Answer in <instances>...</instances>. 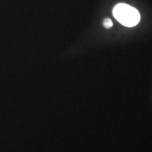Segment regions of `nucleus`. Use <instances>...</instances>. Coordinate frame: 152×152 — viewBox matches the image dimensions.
I'll list each match as a JSON object with an SVG mask.
<instances>
[{
    "label": "nucleus",
    "mask_w": 152,
    "mask_h": 152,
    "mask_svg": "<svg viewBox=\"0 0 152 152\" xmlns=\"http://www.w3.org/2000/svg\"><path fill=\"white\" fill-rule=\"evenodd\" d=\"M113 14L118 21L127 27L135 26L140 20L139 11L134 7L125 4H119L115 6Z\"/></svg>",
    "instance_id": "nucleus-1"
},
{
    "label": "nucleus",
    "mask_w": 152,
    "mask_h": 152,
    "mask_svg": "<svg viewBox=\"0 0 152 152\" xmlns=\"http://www.w3.org/2000/svg\"><path fill=\"white\" fill-rule=\"evenodd\" d=\"M103 25H104V26L106 28H110V27H112L113 26V21L110 20V19H106L105 20L103 21Z\"/></svg>",
    "instance_id": "nucleus-2"
}]
</instances>
